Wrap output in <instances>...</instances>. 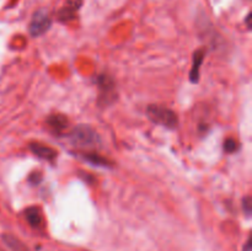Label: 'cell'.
I'll list each match as a JSON object with an SVG mask.
<instances>
[{"label": "cell", "mask_w": 252, "mask_h": 251, "mask_svg": "<svg viewBox=\"0 0 252 251\" xmlns=\"http://www.w3.org/2000/svg\"><path fill=\"white\" fill-rule=\"evenodd\" d=\"M98 89H100V101L103 100V103H110L115 100V83L108 75H101L97 80Z\"/></svg>", "instance_id": "277c9868"}, {"label": "cell", "mask_w": 252, "mask_h": 251, "mask_svg": "<svg viewBox=\"0 0 252 251\" xmlns=\"http://www.w3.org/2000/svg\"><path fill=\"white\" fill-rule=\"evenodd\" d=\"M52 25V19L46 9H38L34 11L30 22V33L33 37H38L46 33Z\"/></svg>", "instance_id": "3957f363"}, {"label": "cell", "mask_w": 252, "mask_h": 251, "mask_svg": "<svg viewBox=\"0 0 252 251\" xmlns=\"http://www.w3.org/2000/svg\"><path fill=\"white\" fill-rule=\"evenodd\" d=\"M29 181L31 182L32 185H38L39 182L42 181V175L41 172H32L29 177Z\"/></svg>", "instance_id": "7c38bea8"}, {"label": "cell", "mask_w": 252, "mask_h": 251, "mask_svg": "<svg viewBox=\"0 0 252 251\" xmlns=\"http://www.w3.org/2000/svg\"><path fill=\"white\" fill-rule=\"evenodd\" d=\"M223 147H224V150H225L226 153H235L236 150L239 149V147H240V145H239V143L236 142L234 138H226L225 142H224V144H223Z\"/></svg>", "instance_id": "30bf717a"}, {"label": "cell", "mask_w": 252, "mask_h": 251, "mask_svg": "<svg viewBox=\"0 0 252 251\" xmlns=\"http://www.w3.org/2000/svg\"><path fill=\"white\" fill-rule=\"evenodd\" d=\"M83 157L86 160V161H89L90 164L93 165H96V166H110L111 162L108 161L106 157H101V155H98L97 153H94V152H88V153H84L83 154Z\"/></svg>", "instance_id": "9c48e42d"}, {"label": "cell", "mask_w": 252, "mask_h": 251, "mask_svg": "<svg viewBox=\"0 0 252 251\" xmlns=\"http://www.w3.org/2000/svg\"><path fill=\"white\" fill-rule=\"evenodd\" d=\"M147 115L152 122L164 126L165 128L174 129L179 125V117L176 112L161 105H149L147 108Z\"/></svg>", "instance_id": "7a4b0ae2"}, {"label": "cell", "mask_w": 252, "mask_h": 251, "mask_svg": "<svg viewBox=\"0 0 252 251\" xmlns=\"http://www.w3.org/2000/svg\"><path fill=\"white\" fill-rule=\"evenodd\" d=\"M30 150L39 159L47 160V161H53L57 157V152L53 148L48 145L41 144V143H31L30 144Z\"/></svg>", "instance_id": "5b68a950"}, {"label": "cell", "mask_w": 252, "mask_h": 251, "mask_svg": "<svg viewBox=\"0 0 252 251\" xmlns=\"http://www.w3.org/2000/svg\"><path fill=\"white\" fill-rule=\"evenodd\" d=\"M243 209L245 212V214L248 217L251 216V212H252V202H251V197L250 196H246L243 198Z\"/></svg>", "instance_id": "8fae6325"}, {"label": "cell", "mask_w": 252, "mask_h": 251, "mask_svg": "<svg viewBox=\"0 0 252 251\" xmlns=\"http://www.w3.org/2000/svg\"><path fill=\"white\" fill-rule=\"evenodd\" d=\"M47 126L52 132L59 134L63 130H65V128L69 126V121L64 115L57 113V115H51L47 118Z\"/></svg>", "instance_id": "52a82bcc"}, {"label": "cell", "mask_w": 252, "mask_h": 251, "mask_svg": "<svg viewBox=\"0 0 252 251\" xmlns=\"http://www.w3.org/2000/svg\"><path fill=\"white\" fill-rule=\"evenodd\" d=\"M25 218L32 228H39L42 225V221H43L41 211L37 207H29L25 211Z\"/></svg>", "instance_id": "ba28073f"}, {"label": "cell", "mask_w": 252, "mask_h": 251, "mask_svg": "<svg viewBox=\"0 0 252 251\" xmlns=\"http://www.w3.org/2000/svg\"><path fill=\"white\" fill-rule=\"evenodd\" d=\"M206 57V49L201 48L197 49L193 53V61H192V68L189 71V80L192 83H198L199 80V70H201V65Z\"/></svg>", "instance_id": "8992f818"}, {"label": "cell", "mask_w": 252, "mask_h": 251, "mask_svg": "<svg viewBox=\"0 0 252 251\" xmlns=\"http://www.w3.org/2000/svg\"><path fill=\"white\" fill-rule=\"evenodd\" d=\"M71 143L79 148H95L98 147L101 143L100 137L90 126L80 125L76 126L69 134Z\"/></svg>", "instance_id": "6da1fadb"}, {"label": "cell", "mask_w": 252, "mask_h": 251, "mask_svg": "<svg viewBox=\"0 0 252 251\" xmlns=\"http://www.w3.org/2000/svg\"><path fill=\"white\" fill-rule=\"evenodd\" d=\"M246 25H248L249 29H251V25H250V14H249L248 17H246Z\"/></svg>", "instance_id": "4fadbf2b"}]
</instances>
